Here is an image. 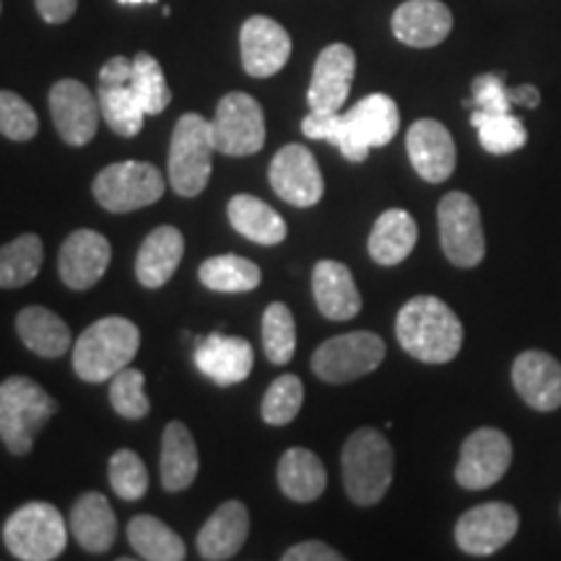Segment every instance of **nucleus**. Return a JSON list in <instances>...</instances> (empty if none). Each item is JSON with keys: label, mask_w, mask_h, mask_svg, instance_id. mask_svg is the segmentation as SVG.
I'll return each instance as SVG.
<instances>
[{"label": "nucleus", "mask_w": 561, "mask_h": 561, "mask_svg": "<svg viewBox=\"0 0 561 561\" xmlns=\"http://www.w3.org/2000/svg\"><path fill=\"white\" fill-rule=\"evenodd\" d=\"M133 91L138 94L140 104H144L146 115H161L172 102L170 83L164 79L159 60L149 53H138L133 58Z\"/></svg>", "instance_id": "e433bc0d"}, {"label": "nucleus", "mask_w": 561, "mask_h": 561, "mask_svg": "<svg viewBox=\"0 0 561 561\" xmlns=\"http://www.w3.org/2000/svg\"><path fill=\"white\" fill-rule=\"evenodd\" d=\"M392 447L377 430H356L341 455L343 489L348 500L359 507H371L388 494L392 483Z\"/></svg>", "instance_id": "20e7f679"}, {"label": "nucleus", "mask_w": 561, "mask_h": 561, "mask_svg": "<svg viewBox=\"0 0 561 561\" xmlns=\"http://www.w3.org/2000/svg\"><path fill=\"white\" fill-rule=\"evenodd\" d=\"M112 248L107 237L100 231L79 229L62 242L58 255V271L66 286L76 291L91 289L96 280H102L104 273L110 268Z\"/></svg>", "instance_id": "412c9836"}, {"label": "nucleus", "mask_w": 561, "mask_h": 561, "mask_svg": "<svg viewBox=\"0 0 561 561\" xmlns=\"http://www.w3.org/2000/svg\"><path fill=\"white\" fill-rule=\"evenodd\" d=\"M439 244L445 257L458 268H476L486 255L481 210L466 193H447L437 208Z\"/></svg>", "instance_id": "9d476101"}, {"label": "nucleus", "mask_w": 561, "mask_h": 561, "mask_svg": "<svg viewBox=\"0 0 561 561\" xmlns=\"http://www.w3.org/2000/svg\"><path fill=\"white\" fill-rule=\"evenodd\" d=\"M263 351L271 364H289L297 351V325L286 305L273 301L263 312Z\"/></svg>", "instance_id": "4c0bfd02"}, {"label": "nucleus", "mask_w": 561, "mask_h": 561, "mask_svg": "<svg viewBox=\"0 0 561 561\" xmlns=\"http://www.w3.org/2000/svg\"><path fill=\"white\" fill-rule=\"evenodd\" d=\"M42 240L37 234H21L19 240L3 244L0 252V286L3 289H16V286L30 284L37 278L42 268Z\"/></svg>", "instance_id": "c9c22d12"}, {"label": "nucleus", "mask_w": 561, "mask_h": 561, "mask_svg": "<svg viewBox=\"0 0 561 561\" xmlns=\"http://www.w3.org/2000/svg\"><path fill=\"white\" fill-rule=\"evenodd\" d=\"M520 528V515L504 502H489L468 510L455 525V543L471 557H491L504 549Z\"/></svg>", "instance_id": "4468645a"}, {"label": "nucleus", "mask_w": 561, "mask_h": 561, "mask_svg": "<svg viewBox=\"0 0 561 561\" xmlns=\"http://www.w3.org/2000/svg\"><path fill=\"white\" fill-rule=\"evenodd\" d=\"M110 483L125 502H138L149 489V471L133 450H117L110 458Z\"/></svg>", "instance_id": "a19ab883"}, {"label": "nucleus", "mask_w": 561, "mask_h": 561, "mask_svg": "<svg viewBox=\"0 0 561 561\" xmlns=\"http://www.w3.org/2000/svg\"><path fill=\"white\" fill-rule=\"evenodd\" d=\"M512 385L533 411L561 409V364L546 351H523L512 364Z\"/></svg>", "instance_id": "aec40b11"}, {"label": "nucleus", "mask_w": 561, "mask_h": 561, "mask_svg": "<svg viewBox=\"0 0 561 561\" xmlns=\"http://www.w3.org/2000/svg\"><path fill=\"white\" fill-rule=\"evenodd\" d=\"M185 252V240L178 227H157L140 244L136 257V276L146 289H161L174 276Z\"/></svg>", "instance_id": "a878e982"}, {"label": "nucleus", "mask_w": 561, "mask_h": 561, "mask_svg": "<svg viewBox=\"0 0 561 561\" xmlns=\"http://www.w3.org/2000/svg\"><path fill=\"white\" fill-rule=\"evenodd\" d=\"M250 515L242 502H224L198 530V553L208 561H224L240 553L248 541Z\"/></svg>", "instance_id": "393cba45"}, {"label": "nucleus", "mask_w": 561, "mask_h": 561, "mask_svg": "<svg viewBox=\"0 0 561 561\" xmlns=\"http://www.w3.org/2000/svg\"><path fill=\"white\" fill-rule=\"evenodd\" d=\"M3 541L16 559L53 561L66 551L68 528L53 504L32 502L5 520Z\"/></svg>", "instance_id": "0eeeda50"}, {"label": "nucleus", "mask_w": 561, "mask_h": 561, "mask_svg": "<svg viewBox=\"0 0 561 561\" xmlns=\"http://www.w3.org/2000/svg\"><path fill=\"white\" fill-rule=\"evenodd\" d=\"M385 354L388 348L377 333H343L314 351L312 371L328 385H346L375 371L385 362Z\"/></svg>", "instance_id": "1a4fd4ad"}, {"label": "nucleus", "mask_w": 561, "mask_h": 561, "mask_svg": "<svg viewBox=\"0 0 561 561\" xmlns=\"http://www.w3.org/2000/svg\"><path fill=\"white\" fill-rule=\"evenodd\" d=\"M471 125L479 130V140L483 151L494 153V157H504V153L520 151L528 144V130L520 117L512 112H481L473 110Z\"/></svg>", "instance_id": "f704fd0d"}, {"label": "nucleus", "mask_w": 561, "mask_h": 561, "mask_svg": "<svg viewBox=\"0 0 561 561\" xmlns=\"http://www.w3.org/2000/svg\"><path fill=\"white\" fill-rule=\"evenodd\" d=\"M128 543L140 559L149 561H182L187 557L178 533L151 515L133 517L128 525Z\"/></svg>", "instance_id": "473e14b6"}, {"label": "nucleus", "mask_w": 561, "mask_h": 561, "mask_svg": "<svg viewBox=\"0 0 561 561\" xmlns=\"http://www.w3.org/2000/svg\"><path fill=\"white\" fill-rule=\"evenodd\" d=\"M37 3L39 16L47 21V24H66V21L76 13V5L79 0H34Z\"/></svg>", "instance_id": "a18cd8bd"}, {"label": "nucleus", "mask_w": 561, "mask_h": 561, "mask_svg": "<svg viewBox=\"0 0 561 561\" xmlns=\"http://www.w3.org/2000/svg\"><path fill=\"white\" fill-rule=\"evenodd\" d=\"M50 115L66 144L87 146L100 125V96L91 94L81 81L62 79L50 89Z\"/></svg>", "instance_id": "dca6fc26"}, {"label": "nucleus", "mask_w": 561, "mask_h": 561, "mask_svg": "<svg viewBox=\"0 0 561 561\" xmlns=\"http://www.w3.org/2000/svg\"><path fill=\"white\" fill-rule=\"evenodd\" d=\"M512 462V442L502 430L481 426L471 432L460 447V460L455 466V481L468 491L491 489L500 483Z\"/></svg>", "instance_id": "f8f14e48"}, {"label": "nucleus", "mask_w": 561, "mask_h": 561, "mask_svg": "<svg viewBox=\"0 0 561 561\" xmlns=\"http://www.w3.org/2000/svg\"><path fill=\"white\" fill-rule=\"evenodd\" d=\"M201 284L210 291L221 294H242L257 289L261 284V268L248 257L240 255H216L208 257L198 271Z\"/></svg>", "instance_id": "72a5a7b5"}, {"label": "nucleus", "mask_w": 561, "mask_h": 561, "mask_svg": "<svg viewBox=\"0 0 561 561\" xmlns=\"http://www.w3.org/2000/svg\"><path fill=\"white\" fill-rule=\"evenodd\" d=\"M301 403H305V388H301L299 377L280 375L265 392L261 416L271 426H286L299 416Z\"/></svg>", "instance_id": "58836bf2"}, {"label": "nucleus", "mask_w": 561, "mask_h": 561, "mask_svg": "<svg viewBox=\"0 0 561 561\" xmlns=\"http://www.w3.org/2000/svg\"><path fill=\"white\" fill-rule=\"evenodd\" d=\"M405 151H409L413 170L421 180L437 185V182H445L455 172V161H458L455 140L450 130L439 121H432V117H424V121L411 125L409 133H405Z\"/></svg>", "instance_id": "6ab92c4d"}, {"label": "nucleus", "mask_w": 561, "mask_h": 561, "mask_svg": "<svg viewBox=\"0 0 561 561\" xmlns=\"http://www.w3.org/2000/svg\"><path fill=\"white\" fill-rule=\"evenodd\" d=\"M419 240V227L409 210L390 208L375 221L369 234V255L380 265H398L411 255Z\"/></svg>", "instance_id": "c85d7f7f"}, {"label": "nucleus", "mask_w": 561, "mask_h": 561, "mask_svg": "<svg viewBox=\"0 0 561 561\" xmlns=\"http://www.w3.org/2000/svg\"><path fill=\"white\" fill-rule=\"evenodd\" d=\"M473 96L471 102H462L466 107L481 110V112H512L510 100V87L504 83L502 76L496 73H483L473 81Z\"/></svg>", "instance_id": "37998d69"}, {"label": "nucleus", "mask_w": 561, "mask_h": 561, "mask_svg": "<svg viewBox=\"0 0 561 561\" xmlns=\"http://www.w3.org/2000/svg\"><path fill=\"white\" fill-rule=\"evenodd\" d=\"M123 5H144V3H157V0H117Z\"/></svg>", "instance_id": "de8ad7c7"}, {"label": "nucleus", "mask_w": 561, "mask_h": 561, "mask_svg": "<svg viewBox=\"0 0 561 561\" xmlns=\"http://www.w3.org/2000/svg\"><path fill=\"white\" fill-rule=\"evenodd\" d=\"M16 333L21 343L42 356V359H58L70 348L68 325L47 307H26L16 318Z\"/></svg>", "instance_id": "c756f323"}, {"label": "nucleus", "mask_w": 561, "mask_h": 561, "mask_svg": "<svg viewBox=\"0 0 561 561\" xmlns=\"http://www.w3.org/2000/svg\"><path fill=\"white\" fill-rule=\"evenodd\" d=\"M216 151L227 157H252L265 146V117L255 96L244 91H231L216 107L214 121Z\"/></svg>", "instance_id": "9b49d317"}, {"label": "nucleus", "mask_w": 561, "mask_h": 561, "mask_svg": "<svg viewBox=\"0 0 561 561\" xmlns=\"http://www.w3.org/2000/svg\"><path fill=\"white\" fill-rule=\"evenodd\" d=\"M70 533L83 551L104 553L112 549L117 536V517L107 496L89 491L70 510Z\"/></svg>", "instance_id": "bb28decb"}, {"label": "nucleus", "mask_w": 561, "mask_h": 561, "mask_svg": "<svg viewBox=\"0 0 561 561\" xmlns=\"http://www.w3.org/2000/svg\"><path fill=\"white\" fill-rule=\"evenodd\" d=\"M356 73V53L343 42L325 47L314 60L307 102L314 112H341Z\"/></svg>", "instance_id": "a211bd4d"}, {"label": "nucleus", "mask_w": 561, "mask_h": 561, "mask_svg": "<svg viewBox=\"0 0 561 561\" xmlns=\"http://www.w3.org/2000/svg\"><path fill=\"white\" fill-rule=\"evenodd\" d=\"M450 32L453 11L442 0H405L392 13V34L416 50L442 45Z\"/></svg>", "instance_id": "5701e85b"}, {"label": "nucleus", "mask_w": 561, "mask_h": 561, "mask_svg": "<svg viewBox=\"0 0 561 561\" xmlns=\"http://www.w3.org/2000/svg\"><path fill=\"white\" fill-rule=\"evenodd\" d=\"M398 343L424 364H447L462 348V322L437 297H413L398 312Z\"/></svg>", "instance_id": "f03ea898"}, {"label": "nucleus", "mask_w": 561, "mask_h": 561, "mask_svg": "<svg viewBox=\"0 0 561 561\" xmlns=\"http://www.w3.org/2000/svg\"><path fill=\"white\" fill-rule=\"evenodd\" d=\"M214 130L206 117L187 112L174 125L170 144V185L182 198H195L206 191L214 167Z\"/></svg>", "instance_id": "423d86ee"}, {"label": "nucleus", "mask_w": 561, "mask_h": 561, "mask_svg": "<svg viewBox=\"0 0 561 561\" xmlns=\"http://www.w3.org/2000/svg\"><path fill=\"white\" fill-rule=\"evenodd\" d=\"M271 187L278 198L297 208H310L325 193V180L312 151L301 144L284 146L271 161Z\"/></svg>", "instance_id": "2eb2a0df"}, {"label": "nucleus", "mask_w": 561, "mask_h": 561, "mask_svg": "<svg viewBox=\"0 0 561 561\" xmlns=\"http://www.w3.org/2000/svg\"><path fill=\"white\" fill-rule=\"evenodd\" d=\"M278 486L294 502H314L328 486L325 466L307 447H291L278 462Z\"/></svg>", "instance_id": "7c9ffc66"}, {"label": "nucleus", "mask_w": 561, "mask_h": 561, "mask_svg": "<svg viewBox=\"0 0 561 561\" xmlns=\"http://www.w3.org/2000/svg\"><path fill=\"white\" fill-rule=\"evenodd\" d=\"M231 227L257 244H278L286 240V221L255 195H234L227 206Z\"/></svg>", "instance_id": "2f4dec72"}, {"label": "nucleus", "mask_w": 561, "mask_h": 561, "mask_svg": "<svg viewBox=\"0 0 561 561\" xmlns=\"http://www.w3.org/2000/svg\"><path fill=\"white\" fill-rule=\"evenodd\" d=\"M510 100H512V104H520V107L536 110L538 104H541V94H538V89L530 87V83H523V87L510 89Z\"/></svg>", "instance_id": "49530a36"}, {"label": "nucleus", "mask_w": 561, "mask_h": 561, "mask_svg": "<svg viewBox=\"0 0 561 561\" xmlns=\"http://www.w3.org/2000/svg\"><path fill=\"white\" fill-rule=\"evenodd\" d=\"M164 178L149 161H117L94 178V198L110 214H130L164 195Z\"/></svg>", "instance_id": "6e6552de"}, {"label": "nucleus", "mask_w": 561, "mask_h": 561, "mask_svg": "<svg viewBox=\"0 0 561 561\" xmlns=\"http://www.w3.org/2000/svg\"><path fill=\"white\" fill-rule=\"evenodd\" d=\"M201 468L198 447L182 421H170L161 437V483L167 491H185Z\"/></svg>", "instance_id": "cd10ccee"}, {"label": "nucleus", "mask_w": 561, "mask_h": 561, "mask_svg": "<svg viewBox=\"0 0 561 561\" xmlns=\"http://www.w3.org/2000/svg\"><path fill=\"white\" fill-rule=\"evenodd\" d=\"M401 128V112L388 94H369L348 112H310L301 121L307 138L328 140L348 161H364L371 149L388 146Z\"/></svg>", "instance_id": "f257e3e1"}, {"label": "nucleus", "mask_w": 561, "mask_h": 561, "mask_svg": "<svg viewBox=\"0 0 561 561\" xmlns=\"http://www.w3.org/2000/svg\"><path fill=\"white\" fill-rule=\"evenodd\" d=\"M0 130L11 140H32L39 130L37 112L32 104L21 100L13 91H3L0 94Z\"/></svg>", "instance_id": "79ce46f5"}, {"label": "nucleus", "mask_w": 561, "mask_h": 561, "mask_svg": "<svg viewBox=\"0 0 561 561\" xmlns=\"http://www.w3.org/2000/svg\"><path fill=\"white\" fill-rule=\"evenodd\" d=\"M110 403L115 413H121L123 419L138 421L144 416H149L151 403L146 398V377L144 371L125 367L123 371H117L112 377L110 385Z\"/></svg>", "instance_id": "ea45409f"}, {"label": "nucleus", "mask_w": 561, "mask_h": 561, "mask_svg": "<svg viewBox=\"0 0 561 561\" xmlns=\"http://www.w3.org/2000/svg\"><path fill=\"white\" fill-rule=\"evenodd\" d=\"M312 291L318 310L328 320L343 322L362 310V294L351 271L339 261H320L312 273Z\"/></svg>", "instance_id": "b1692460"}, {"label": "nucleus", "mask_w": 561, "mask_h": 561, "mask_svg": "<svg viewBox=\"0 0 561 561\" xmlns=\"http://www.w3.org/2000/svg\"><path fill=\"white\" fill-rule=\"evenodd\" d=\"M58 411V403L30 377H9L0 385V437L13 455H26Z\"/></svg>", "instance_id": "39448f33"}, {"label": "nucleus", "mask_w": 561, "mask_h": 561, "mask_svg": "<svg viewBox=\"0 0 561 561\" xmlns=\"http://www.w3.org/2000/svg\"><path fill=\"white\" fill-rule=\"evenodd\" d=\"M284 561H341V553L322 541H305L291 546L284 553Z\"/></svg>", "instance_id": "c03bdc74"}, {"label": "nucleus", "mask_w": 561, "mask_h": 561, "mask_svg": "<svg viewBox=\"0 0 561 561\" xmlns=\"http://www.w3.org/2000/svg\"><path fill=\"white\" fill-rule=\"evenodd\" d=\"M242 66L252 79H268L289 62L291 37L278 21L268 16H250L240 32Z\"/></svg>", "instance_id": "f3484780"}, {"label": "nucleus", "mask_w": 561, "mask_h": 561, "mask_svg": "<svg viewBox=\"0 0 561 561\" xmlns=\"http://www.w3.org/2000/svg\"><path fill=\"white\" fill-rule=\"evenodd\" d=\"M133 58H117L107 60L100 70V89H96V96H100V107L104 123L110 125L117 136H136L144 128L146 110L140 104L138 94L133 91Z\"/></svg>", "instance_id": "ddd939ff"}, {"label": "nucleus", "mask_w": 561, "mask_h": 561, "mask_svg": "<svg viewBox=\"0 0 561 561\" xmlns=\"http://www.w3.org/2000/svg\"><path fill=\"white\" fill-rule=\"evenodd\" d=\"M140 331L128 318H102L81 333L73 346V369L83 382L112 380L136 359Z\"/></svg>", "instance_id": "7ed1b4c3"}, {"label": "nucleus", "mask_w": 561, "mask_h": 561, "mask_svg": "<svg viewBox=\"0 0 561 561\" xmlns=\"http://www.w3.org/2000/svg\"><path fill=\"white\" fill-rule=\"evenodd\" d=\"M252 364H255V351L248 341L234 339V335L210 333L206 339H198V346H195V367L221 388L248 380Z\"/></svg>", "instance_id": "4be33fe9"}]
</instances>
